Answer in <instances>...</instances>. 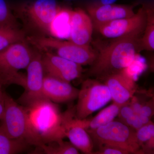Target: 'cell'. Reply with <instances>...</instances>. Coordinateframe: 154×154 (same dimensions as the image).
<instances>
[{
    "instance_id": "obj_1",
    "label": "cell",
    "mask_w": 154,
    "mask_h": 154,
    "mask_svg": "<svg viewBox=\"0 0 154 154\" xmlns=\"http://www.w3.org/2000/svg\"><path fill=\"white\" fill-rule=\"evenodd\" d=\"M140 33H132L113 38L100 50L94 63L88 70V76L101 79L107 75L125 69L135 60Z\"/></svg>"
},
{
    "instance_id": "obj_2",
    "label": "cell",
    "mask_w": 154,
    "mask_h": 154,
    "mask_svg": "<svg viewBox=\"0 0 154 154\" xmlns=\"http://www.w3.org/2000/svg\"><path fill=\"white\" fill-rule=\"evenodd\" d=\"M26 107L32 128L43 144L66 137L64 113L55 103L45 99Z\"/></svg>"
},
{
    "instance_id": "obj_3",
    "label": "cell",
    "mask_w": 154,
    "mask_h": 154,
    "mask_svg": "<svg viewBox=\"0 0 154 154\" xmlns=\"http://www.w3.org/2000/svg\"><path fill=\"white\" fill-rule=\"evenodd\" d=\"M0 120V126L11 138L37 147L43 144L32 128L27 108L19 105L6 93L5 111Z\"/></svg>"
},
{
    "instance_id": "obj_4",
    "label": "cell",
    "mask_w": 154,
    "mask_h": 154,
    "mask_svg": "<svg viewBox=\"0 0 154 154\" xmlns=\"http://www.w3.org/2000/svg\"><path fill=\"white\" fill-rule=\"evenodd\" d=\"M87 131L93 143L98 147L116 148L128 154L144 153L138 142L136 131L121 121L113 120L104 126Z\"/></svg>"
},
{
    "instance_id": "obj_5",
    "label": "cell",
    "mask_w": 154,
    "mask_h": 154,
    "mask_svg": "<svg viewBox=\"0 0 154 154\" xmlns=\"http://www.w3.org/2000/svg\"><path fill=\"white\" fill-rule=\"evenodd\" d=\"M33 55L24 42L11 44L0 51V81L3 85L16 84L24 88L26 77L19 71L27 68Z\"/></svg>"
},
{
    "instance_id": "obj_6",
    "label": "cell",
    "mask_w": 154,
    "mask_h": 154,
    "mask_svg": "<svg viewBox=\"0 0 154 154\" xmlns=\"http://www.w3.org/2000/svg\"><path fill=\"white\" fill-rule=\"evenodd\" d=\"M29 41L38 48L55 54L82 66L92 65L98 53L90 45H80L71 41H63L53 37L36 36Z\"/></svg>"
},
{
    "instance_id": "obj_7",
    "label": "cell",
    "mask_w": 154,
    "mask_h": 154,
    "mask_svg": "<svg viewBox=\"0 0 154 154\" xmlns=\"http://www.w3.org/2000/svg\"><path fill=\"white\" fill-rule=\"evenodd\" d=\"M74 107L75 116L79 119H87L111 100L110 91L98 79H88L83 82Z\"/></svg>"
},
{
    "instance_id": "obj_8",
    "label": "cell",
    "mask_w": 154,
    "mask_h": 154,
    "mask_svg": "<svg viewBox=\"0 0 154 154\" xmlns=\"http://www.w3.org/2000/svg\"><path fill=\"white\" fill-rule=\"evenodd\" d=\"M146 22V8L143 7L131 17L94 25V27L106 38H115L132 33L143 34Z\"/></svg>"
},
{
    "instance_id": "obj_9",
    "label": "cell",
    "mask_w": 154,
    "mask_h": 154,
    "mask_svg": "<svg viewBox=\"0 0 154 154\" xmlns=\"http://www.w3.org/2000/svg\"><path fill=\"white\" fill-rule=\"evenodd\" d=\"M42 57L39 54H34L27 67L25 92L19 99V102L25 107L46 99L43 93L45 72Z\"/></svg>"
},
{
    "instance_id": "obj_10",
    "label": "cell",
    "mask_w": 154,
    "mask_h": 154,
    "mask_svg": "<svg viewBox=\"0 0 154 154\" xmlns=\"http://www.w3.org/2000/svg\"><path fill=\"white\" fill-rule=\"evenodd\" d=\"M42 60L47 75L68 82L80 78L83 72L82 65L53 53H45Z\"/></svg>"
},
{
    "instance_id": "obj_11",
    "label": "cell",
    "mask_w": 154,
    "mask_h": 154,
    "mask_svg": "<svg viewBox=\"0 0 154 154\" xmlns=\"http://www.w3.org/2000/svg\"><path fill=\"white\" fill-rule=\"evenodd\" d=\"M101 79L109 89L111 100L118 105L129 102L135 93L134 80L125 69L107 75Z\"/></svg>"
},
{
    "instance_id": "obj_12",
    "label": "cell",
    "mask_w": 154,
    "mask_h": 154,
    "mask_svg": "<svg viewBox=\"0 0 154 154\" xmlns=\"http://www.w3.org/2000/svg\"><path fill=\"white\" fill-rule=\"evenodd\" d=\"M64 116L66 137L68 138L71 143L82 152L93 154L94 143L81 120L75 116L74 107L69 108L64 112Z\"/></svg>"
},
{
    "instance_id": "obj_13",
    "label": "cell",
    "mask_w": 154,
    "mask_h": 154,
    "mask_svg": "<svg viewBox=\"0 0 154 154\" xmlns=\"http://www.w3.org/2000/svg\"><path fill=\"white\" fill-rule=\"evenodd\" d=\"M87 9L94 26L131 17L135 14L132 6L104 5L99 2L88 5Z\"/></svg>"
},
{
    "instance_id": "obj_14",
    "label": "cell",
    "mask_w": 154,
    "mask_h": 154,
    "mask_svg": "<svg viewBox=\"0 0 154 154\" xmlns=\"http://www.w3.org/2000/svg\"><path fill=\"white\" fill-rule=\"evenodd\" d=\"M79 90L70 83L48 75H45L43 93L45 99L54 103H66L77 99Z\"/></svg>"
},
{
    "instance_id": "obj_15",
    "label": "cell",
    "mask_w": 154,
    "mask_h": 154,
    "mask_svg": "<svg viewBox=\"0 0 154 154\" xmlns=\"http://www.w3.org/2000/svg\"><path fill=\"white\" fill-rule=\"evenodd\" d=\"M60 8L56 0H36L29 7L27 15L34 26L48 33L50 25Z\"/></svg>"
},
{
    "instance_id": "obj_16",
    "label": "cell",
    "mask_w": 154,
    "mask_h": 154,
    "mask_svg": "<svg viewBox=\"0 0 154 154\" xmlns=\"http://www.w3.org/2000/svg\"><path fill=\"white\" fill-rule=\"evenodd\" d=\"M93 28V21L85 11L81 9L71 11L70 41L80 45H90Z\"/></svg>"
},
{
    "instance_id": "obj_17",
    "label": "cell",
    "mask_w": 154,
    "mask_h": 154,
    "mask_svg": "<svg viewBox=\"0 0 154 154\" xmlns=\"http://www.w3.org/2000/svg\"><path fill=\"white\" fill-rule=\"evenodd\" d=\"M71 11L66 9H60L50 25L48 33L59 39L69 38Z\"/></svg>"
},
{
    "instance_id": "obj_18",
    "label": "cell",
    "mask_w": 154,
    "mask_h": 154,
    "mask_svg": "<svg viewBox=\"0 0 154 154\" xmlns=\"http://www.w3.org/2000/svg\"><path fill=\"white\" fill-rule=\"evenodd\" d=\"M121 106L113 102L112 105L104 108L91 119H80L81 123L86 130L95 129L104 126L114 120L118 115Z\"/></svg>"
},
{
    "instance_id": "obj_19",
    "label": "cell",
    "mask_w": 154,
    "mask_h": 154,
    "mask_svg": "<svg viewBox=\"0 0 154 154\" xmlns=\"http://www.w3.org/2000/svg\"><path fill=\"white\" fill-rule=\"evenodd\" d=\"M146 22L143 36L139 39L137 51L154 50V11L153 8H146Z\"/></svg>"
},
{
    "instance_id": "obj_20",
    "label": "cell",
    "mask_w": 154,
    "mask_h": 154,
    "mask_svg": "<svg viewBox=\"0 0 154 154\" xmlns=\"http://www.w3.org/2000/svg\"><path fill=\"white\" fill-rule=\"evenodd\" d=\"M30 145L23 141L9 137L0 126V154H16L22 153Z\"/></svg>"
},
{
    "instance_id": "obj_21",
    "label": "cell",
    "mask_w": 154,
    "mask_h": 154,
    "mask_svg": "<svg viewBox=\"0 0 154 154\" xmlns=\"http://www.w3.org/2000/svg\"><path fill=\"white\" fill-rule=\"evenodd\" d=\"M25 34L14 25H0V51L11 44L24 42Z\"/></svg>"
},
{
    "instance_id": "obj_22",
    "label": "cell",
    "mask_w": 154,
    "mask_h": 154,
    "mask_svg": "<svg viewBox=\"0 0 154 154\" xmlns=\"http://www.w3.org/2000/svg\"><path fill=\"white\" fill-rule=\"evenodd\" d=\"M137 139L141 149L145 153L153 149L154 124L151 121L144 125L136 131Z\"/></svg>"
},
{
    "instance_id": "obj_23",
    "label": "cell",
    "mask_w": 154,
    "mask_h": 154,
    "mask_svg": "<svg viewBox=\"0 0 154 154\" xmlns=\"http://www.w3.org/2000/svg\"><path fill=\"white\" fill-rule=\"evenodd\" d=\"M46 154H79V152L70 142L62 140L43 144L38 147Z\"/></svg>"
},
{
    "instance_id": "obj_24",
    "label": "cell",
    "mask_w": 154,
    "mask_h": 154,
    "mask_svg": "<svg viewBox=\"0 0 154 154\" xmlns=\"http://www.w3.org/2000/svg\"><path fill=\"white\" fill-rule=\"evenodd\" d=\"M0 25L16 26L14 15L5 0H0Z\"/></svg>"
},
{
    "instance_id": "obj_25",
    "label": "cell",
    "mask_w": 154,
    "mask_h": 154,
    "mask_svg": "<svg viewBox=\"0 0 154 154\" xmlns=\"http://www.w3.org/2000/svg\"><path fill=\"white\" fill-rule=\"evenodd\" d=\"M120 121L130 127L136 131L144 125L141 121L139 114L137 113H134L128 118Z\"/></svg>"
},
{
    "instance_id": "obj_26",
    "label": "cell",
    "mask_w": 154,
    "mask_h": 154,
    "mask_svg": "<svg viewBox=\"0 0 154 154\" xmlns=\"http://www.w3.org/2000/svg\"><path fill=\"white\" fill-rule=\"evenodd\" d=\"M134 113V111L130 105L129 102H128L126 104L121 105L119 108L117 116L119 117L120 121H122L128 118Z\"/></svg>"
},
{
    "instance_id": "obj_27",
    "label": "cell",
    "mask_w": 154,
    "mask_h": 154,
    "mask_svg": "<svg viewBox=\"0 0 154 154\" xmlns=\"http://www.w3.org/2000/svg\"><path fill=\"white\" fill-rule=\"evenodd\" d=\"M139 114L151 118L154 115V99H152L148 102L143 104L141 107Z\"/></svg>"
},
{
    "instance_id": "obj_28",
    "label": "cell",
    "mask_w": 154,
    "mask_h": 154,
    "mask_svg": "<svg viewBox=\"0 0 154 154\" xmlns=\"http://www.w3.org/2000/svg\"><path fill=\"white\" fill-rule=\"evenodd\" d=\"M93 154H128L123 150L112 147L102 146L99 147V150L94 152Z\"/></svg>"
},
{
    "instance_id": "obj_29",
    "label": "cell",
    "mask_w": 154,
    "mask_h": 154,
    "mask_svg": "<svg viewBox=\"0 0 154 154\" xmlns=\"http://www.w3.org/2000/svg\"><path fill=\"white\" fill-rule=\"evenodd\" d=\"M2 83L0 81V119L2 118L5 109V93L3 91L4 87Z\"/></svg>"
},
{
    "instance_id": "obj_30",
    "label": "cell",
    "mask_w": 154,
    "mask_h": 154,
    "mask_svg": "<svg viewBox=\"0 0 154 154\" xmlns=\"http://www.w3.org/2000/svg\"><path fill=\"white\" fill-rule=\"evenodd\" d=\"M129 104L132 107L134 113L139 114L140 111L141 107L143 104L140 103V102H139L138 100L136 99H134L131 103H129Z\"/></svg>"
},
{
    "instance_id": "obj_31",
    "label": "cell",
    "mask_w": 154,
    "mask_h": 154,
    "mask_svg": "<svg viewBox=\"0 0 154 154\" xmlns=\"http://www.w3.org/2000/svg\"><path fill=\"white\" fill-rule=\"evenodd\" d=\"M139 117L140 118L141 121H142V122H143V123L144 125L147 124L149 122L151 121V119L149 118L148 117H147V116H145L139 114Z\"/></svg>"
},
{
    "instance_id": "obj_32",
    "label": "cell",
    "mask_w": 154,
    "mask_h": 154,
    "mask_svg": "<svg viewBox=\"0 0 154 154\" xmlns=\"http://www.w3.org/2000/svg\"><path fill=\"white\" fill-rule=\"evenodd\" d=\"M118 0H99V2L104 5H113Z\"/></svg>"
}]
</instances>
